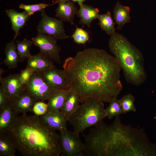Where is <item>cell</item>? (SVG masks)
<instances>
[{"instance_id": "5", "label": "cell", "mask_w": 156, "mask_h": 156, "mask_svg": "<svg viewBox=\"0 0 156 156\" xmlns=\"http://www.w3.org/2000/svg\"><path fill=\"white\" fill-rule=\"evenodd\" d=\"M106 117L103 102L90 97L81 103L68 121L74 131L80 133L88 128L96 126Z\"/></svg>"}, {"instance_id": "7", "label": "cell", "mask_w": 156, "mask_h": 156, "mask_svg": "<svg viewBox=\"0 0 156 156\" xmlns=\"http://www.w3.org/2000/svg\"><path fill=\"white\" fill-rule=\"evenodd\" d=\"M41 12V18L37 27L38 33L57 40L64 39L69 37L65 33L63 21L49 16L44 10Z\"/></svg>"}, {"instance_id": "1", "label": "cell", "mask_w": 156, "mask_h": 156, "mask_svg": "<svg viewBox=\"0 0 156 156\" xmlns=\"http://www.w3.org/2000/svg\"><path fill=\"white\" fill-rule=\"evenodd\" d=\"M63 67L69 87L79 94L81 103L90 97L109 103L122 90L120 66L104 50L85 49L67 58Z\"/></svg>"}, {"instance_id": "24", "label": "cell", "mask_w": 156, "mask_h": 156, "mask_svg": "<svg viewBox=\"0 0 156 156\" xmlns=\"http://www.w3.org/2000/svg\"><path fill=\"white\" fill-rule=\"evenodd\" d=\"M99 19V25L102 30L105 31L108 35H111L116 32V23L114 22L110 12L108 11L105 14L100 15Z\"/></svg>"}, {"instance_id": "10", "label": "cell", "mask_w": 156, "mask_h": 156, "mask_svg": "<svg viewBox=\"0 0 156 156\" xmlns=\"http://www.w3.org/2000/svg\"><path fill=\"white\" fill-rule=\"evenodd\" d=\"M0 82L9 101L18 96L26 90L27 85L22 83L20 74H10L5 78L0 76Z\"/></svg>"}, {"instance_id": "23", "label": "cell", "mask_w": 156, "mask_h": 156, "mask_svg": "<svg viewBox=\"0 0 156 156\" xmlns=\"http://www.w3.org/2000/svg\"><path fill=\"white\" fill-rule=\"evenodd\" d=\"M33 43L32 40H27L26 38L22 41L16 40V49L19 62H23L31 55L30 53V49Z\"/></svg>"}, {"instance_id": "33", "label": "cell", "mask_w": 156, "mask_h": 156, "mask_svg": "<svg viewBox=\"0 0 156 156\" xmlns=\"http://www.w3.org/2000/svg\"><path fill=\"white\" fill-rule=\"evenodd\" d=\"M86 0H56L52 4V5H53L57 3L58 2L60 1H72L73 2H77L79 4V5H80L83 3V2Z\"/></svg>"}, {"instance_id": "4", "label": "cell", "mask_w": 156, "mask_h": 156, "mask_svg": "<svg viewBox=\"0 0 156 156\" xmlns=\"http://www.w3.org/2000/svg\"><path fill=\"white\" fill-rule=\"evenodd\" d=\"M108 47L118 62L126 81L136 86L143 84L147 75L141 51L125 36L116 32L110 35Z\"/></svg>"}, {"instance_id": "26", "label": "cell", "mask_w": 156, "mask_h": 156, "mask_svg": "<svg viewBox=\"0 0 156 156\" xmlns=\"http://www.w3.org/2000/svg\"><path fill=\"white\" fill-rule=\"evenodd\" d=\"M109 103L108 107L105 109L107 117L108 119H111L123 114L119 99L117 98L114 99Z\"/></svg>"}, {"instance_id": "2", "label": "cell", "mask_w": 156, "mask_h": 156, "mask_svg": "<svg viewBox=\"0 0 156 156\" xmlns=\"http://www.w3.org/2000/svg\"><path fill=\"white\" fill-rule=\"evenodd\" d=\"M83 135L84 156H156L152 143L143 129L122 123L119 116L110 125L103 121Z\"/></svg>"}, {"instance_id": "22", "label": "cell", "mask_w": 156, "mask_h": 156, "mask_svg": "<svg viewBox=\"0 0 156 156\" xmlns=\"http://www.w3.org/2000/svg\"><path fill=\"white\" fill-rule=\"evenodd\" d=\"M15 39L14 38L6 44L5 49L6 57L1 63L5 64L10 69L16 67L19 62V56L16 50Z\"/></svg>"}, {"instance_id": "3", "label": "cell", "mask_w": 156, "mask_h": 156, "mask_svg": "<svg viewBox=\"0 0 156 156\" xmlns=\"http://www.w3.org/2000/svg\"><path fill=\"white\" fill-rule=\"evenodd\" d=\"M56 131L39 116L25 114L15 118L5 134L23 156H59L60 136Z\"/></svg>"}, {"instance_id": "19", "label": "cell", "mask_w": 156, "mask_h": 156, "mask_svg": "<svg viewBox=\"0 0 156 156\" xmlns=\"http://www.w3.org/2000/svg\"><path fill=\"white\" fill-rule=\"evenodd\" d=\"M70 89L54 90L48 99L47 111H60Z\"/></svg>"}, {"instance_id": "27", "label": "cell", "mask_w": 156, "mask_h": 156, "mask_svg": "<svg viewBox=\"0 0 156 156\" xmlns=\"http://www.w3.org/2000/svg\"><path fill=\"white\" fill-rule=\"evenodd\" d=\"M135 100L134 96L131 94L124 95L119 99L123 114L136 111L134 103Z\"/></svg>"}, {"instance_id": "11", "label": "cell", "mask_w": 156, "mask_h": 156, "mask_svg": "<svg viewBox=\"0 0 156 156\" xmlns=\"http://www.w3.org/2000/svg\"><path fill=\"white\" fill-rule=\"evenodd\" d=\"M42 78L54 90L70 88L63 70L54 67L39 73Z\"/></svg>"}, {"instance_id": "6", "label": "cell", "mask_w": 156, "mask_h": 156, "mask_svg": "<svg viewBox=\"0 0 156 156\" xmlns=\"http://www.w3.org/2000/svg\"><path fill=\"white\" fill-rule=\"evenodd\" d=\"M60 132L61 156H84L85 144L80 139V133L67 128Z\"/></svg>"}, {"instance_id": "31", "label": "cell", "mask_w": 156, "mask_h": 156, "mask_svg": "<svg viewBox=\"0 0 156 156\" xmlns=\"http://www.w3.org/2000/svg\"><path fill=\"white\" fill-rule=\"evenodd\" d=\"M34 70L31 68H26L21 70L20 78L23 84L27 85L29 83L31 77L34 73Z\"/></svg>"}, {"instance_id": "34", "label": "cell", "mask_w": 156, "mask_h": 156, "mask_svg": "<svg viewBox=\"0 0 156 156\" xmlns=\"http://www.w3.org/2000/svg\"><path fill=\"white\" fill-rule=\"evenodd\" d=\"M154 118L156 120V116H154Z\"/></svg>"}, {"instance_id": "21", "label": "cell", "mask_w": 156, "mask_h": 156, "mask_svg": "<svg viewBox=\"0 0 156 156\" xmlns=\"http://www.w3.org/2000/svg\"><path fill=\"white\" fill-rule=\"evenodd\" d=\"M17 114L12 109L10 101L0 110V134H5Z\"/></svg>"}, {"instance_id": "29", "label": "cell", "mask_w": 156, "mask_h": 156, "mask_svg": "<svg viewBox=\"0 0 156 156\" xmlns=\"http://www.w3.org/2000/svg\"><path fill=\"white\" fill-rule=\"evenodd\" d=\"M72 37L75 42L79 44H85L89 38V35L86 31L77 27Z\"/></svg>"}, {"instance_id": "13", "label": "cell", "mask_w": 156, "mask_h": 156, "mask_svg": "<svg viewBox=\"0 0 156 156\" xmlns=\"http://www.w3.org/2000/svg\"><path fill=\"white\" fill-rule=\"evenodd\" d=\"M58 6L55 10V16L60 19L69 22L74 25L75 16L78 11L77 8L74 2L69 1H63L58 2Z\"/></svg>"}, {"instance_id": "16", "label": "cell", "mask_w": 156, "mask_h": 156, "mask_svg": "<svg viewBox=\"0 0 156 156\" xmlns=\"http://www.w3.org/2000/svg\"><path fill=\"white\" fill-rule=\"evenodd\" d=\"M80 103L81 101L79 95L70 88L60 110V112L68 121L79 107Z\"/></svg>"}, {"instance_id": "32", "label": "cell", "mask_w": 156, "mask_h": 156, "mask_svg": "<svg viewBox=\"0 0 156 156\" xmlns=\"http://www.w3.org/2000/svg\"><path fill=\"white\" fill-rule=\"evenodd\" d=\"M8 96L1 86H0V110L3 108L9 102Z\"/></svg>"}, {"instance_id": "8", "label": "cell", "mask_w": 156, "mask_h": 156, "mask_svg": "<svg viewBox=\"0 0 156 156\" xmlns=\"http://www.w3.org/2000/svg\"><path fill=\"white\" fill-rule=\"evenodd\" d=\"M57 40L53 37L40 33L31 38L34 44L39 48L40 52L60 65V53L61 48L57 45Z\"/></svg>"}, {"instance_id": "20", "label": "cell", "mask_w": 156, "mask_h": 156, "mask_svg": "<svg viewBox=\"0 0 156 156\" xmlns=\"http://www.w3.org/2000/svg\"><path fill=\"white\" fill-rule=\"evenodd\" d=\"M130 10L129 7L123 5L119 1L116 3L113 12L118 30H121L126 23L130 22Z\"/></svg>"}, {"instance_id": "17", "label": "cell", "mask_w": 156, "mask_h": 156, "mask_svg": "<svg viewBox=\"0 0 156 156\" xmlns=\"http://www.w3.org/2000/svg\"><path fill=\"white\" fill-rule=\"evenodd\" d=\"M76 15L80 18L79 23L83 26L86 25L90 27L92 21L96 19H99L100 14L97 8L83 3L79 5Z\"/></svg>"}, {"instance_id": "25", "label": "cell", "mask_w": 156, "mask_h": 156, "mask_svg": "<svg viewBox=\"0 0 156 156\" xmlns=\"http://www.w3.org/2000/svg\"><path fill=\"white\" fill-rule=\"evenodd\" d=\"M16 150L6 134H0V156H15Z\"/></svg>"}, {"instance_id": "14", "label": "cell", "mask_w": 156, "mask_h": 156, "mask_svg": "<svg viewBox=\"0 0 156 156\" xmlns=\"http://www.w3.org/2000/svg\"><path fill=\"white\" fill-rule=\"evenodd\" d=\"M27 59L25 68H32L35 73H40L55 67L52 61L40 52L36 55H31Z\"/></svg>"}, {"instance_id": "30", "label": "cell", "mask_w": 156, "mask_h": 156, "mask_svg": "<svg viewBox=\"0 0 156 156\" xmlns=\"http://www.w3.org/2000/svg\"><path fill=\"white\" fill-rule=\"evenodd\" d=\"M48 106L47 104L42 102L38 101L34 105L32 108V112L35 114L41 116L48 111Z\"/></svg>"}, {"instance_id": "12", "label": "cell", "mask_w": 156, "mask_h": 156, "mask_svg": "<svg viewBox=\"0 0 156 156\" xmlns=\"http://www.w3.org/2000/svg\"><path fill=\"white\" fill-rule=\"evenodd\" d=\"M37 101L27 90L10 101L12 109L17 114L32 112L33 107Z\"/></svg>"}, {"instance_id": "28", "label": "cell", "mask_w": 156, "mask_h": 156, "mask_svg": "<svg viewBox=\"0 0 156 156\" xmlns=\"http://www.w3.org/2000/svg\"><path fill=\"white\" fill-rule=\"evenodd\" d=\"M52 4H47L45 3H39L33 5H25L21 4L19 6L20 8L24 10L30 16L35 12L42 10L43 9Z\"/></svg>"}, {"instance_id": "18", "label": "cell", "mask_w": 156, "mask_h": 156, "mask_svg": "<svg viewBox=\"0 0 156 156\" xmlns=\"http://www.w3.org/2000/svg\"><path fill=\"white\" fill-rule=\"evenodd\" d=\"M6 12L11 23L12 29L15 32L14 38L16 39L19 34L20 29L24 26L30 16L25 11L19 12L11 9L7 10Z\"/></svg>"}, {"instance_id": "9", "label": "cell", "mask_w": 156, "mask_h": 156, "mask_svg": "<svg viewBox=\"0 0 156 156\" xmlns=\"http://www.w3.org/2000/svg\"><path fill=\"white\" fill-rule=\"evenodd\" d=\"M26 90L38 101L48 100L54 90L44 80L39 73L35 72L27 85Z\"/></svg>"}, {"instance_id": "15", "label": "cell", "mask_w": 156, "mask_h": 156, "mask_svg": "<svg viewBox=\"0 0 156 156\" xmlns=\"http://www.w3.org/2000/svg\"><path fill=\"white\" fill-rule=\"evenodd\" d=\"M42 120L48 126L59 131L67 128L68 121L60 111L56 112L47 111L40 116Z\"/></svg>"}]
</instances>
